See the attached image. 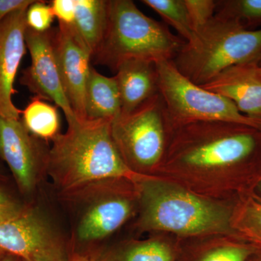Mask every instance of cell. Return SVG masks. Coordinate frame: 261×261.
I'll return each mask as SVG.
<instances>
[{
    "label": "cell",
    "mask_w": 261,
    "mask_h": 261,
    "mask_svg": "<svg viewBox=\"0 0 261 261\" xmlns=\"http://www.w3.org/2000/svg\"><path fill=\"white\" fill-rule=\"evenodd\" d=\"M107 120H80L53 140L45 172L58 190L73 198L87 189L106 182L142 177L128 168L117 149Z\"/></svg>",
    "instance_id": "cell-1"
},
{
    "label": "cell",
    "mask_w": 261,
    "mask_h": 261,
    "mask_svg": "<svg viewBox=\"0 0 261 261\" xmlns=\"http://www.w3.org/2000/svg\"><path fill=\"white\" fill-rule=\"evenodd\" d=\"M261 130L224 121L195 122L176 127L163 164L190 173H214L257 166Z\"/></svg>",
    "instance_id": "cell-2"
},
{
    "label": "cell",
    "mask_w": 261,
    "mask_h": 261,
    "mask_svg": "<svg viewBox=\"0 0 261 261\" xmlns=\"http://www.w3.org/2000/svg\"><path fill=\"white\" fill-rule=\"evenodd\" d=\"M147 177L135 182L143 229L190 236L231 229L232 219L227 209L180 187Z\"/></svg>",
    "instance_id": "cell-3"
},
{
    "label": "cell",
    "mask_w": 261,
    "mask_h": 261,
    "mask_svg": "<svg viewBox=\"0 0 261 261\" xmlns=\"http://www.w3.org/2000/svg\"><path fill=\"white\" fill-rule=\"evenodd\" d=\"M185 43L130 0H111L107 28L92 60L115 70L127 60L172 61Z\"/></svg>",
    "instance_id": "cell-4"
},
{
    "label": "cell",
    "mask_w": 261,
    "mask_h": 261,
    "mask_svg": "<svg viewBox=\"0 0 261 261\" xmlns=\"http://www.w3.org/2000/svg\"><path fill=\"white\" fill-rule=\"evenodd\" d=\"M260 61L261 28L250 30L216 16L172 60L182 75L200 87L234 65Z\"/></svg>",
    "instance_id": "cell-5"
},
{
    "label": "cell",
    "mask_w": 261,
    "mask_h": 261,
    "mask_svg": "<svg viewBox=\"0 0 261 261\" xmlns=\"http://www.w3.org/2000/svg\"><path fill=\"white\" fill-rule=\"evenodd\" d=\"M174 129L160 93L111 123L113 141L122 159L130 170L142 176L162 164Z\"/></svg>",
    "instance_id": "cell-6"
},
{
    "label": "cell",
    "mask_w": 261,
    "mask_h": 261,
    "mask_svg": "<svg viewBox=\"0 0 261 261\" xmlns=\"http://www.w3.org/2000/svg\"><path fill=\"white\" fill-rule=\"evenodd\" d=\"M155 63L159 93L174 128L195 122L224 121L261 130V121L245 116L229 99L194 84L172 61Z\"/></svg>",
    "instance_id": "cell-7"
},
{
    "label": "cell",
    "mask_w": 261,
    "mask_h": 261,
    "mask_svg": "<svg viewBox=\"0 0 261 261\" xmlns=\"http://www.w3.org/2000/svg\"><path fill=\"white\" fill-rule=\"evenodd\" d=\"M0 251L27 261H69L61 237L38 213L25 208L0 221Z\"/></svg>",
    "instance_id": "cell-8"
},
{
    "label": "cell",
    "mask_w": 261,
    "mask_h": 261,
    "mask_svg": "<svg viewBox=\"0 0 261 261\" xmlns=\"http://www.w3.org/2000/svg\"><path fill=\"white\" fill-rule=\"evenodd\" d=\"M55 29L37 32L27 29L25 44L30 53V66L23 70L20 82L37 97L53 102L61 108L67 123L76 119L65 93L54 47Z\"/></svg>",
    "instance_id": "cell-9"
},
{
    "label": "cell",
    "mask_w": 261,
    "mask_h": 261,
    "mask_svg": "<svg viewBox=\"0 0 261 261\" xmlns=\"http://www.w3.org/2000/svg\"><path fill=\"white\" fill-rule=\"evenodd\" d=\"M49 149L29 133L21 120L0 117V159L8 165L20 191L30 193L45 172Z\"/></svg>",
    "instance_id": "cell-10"
},
{
    "label": "cell",
    "mask_w": 261,
    "mask_h": 261,
    "mask_svg": "<svg viewBox=\"0 0 261 261\" xmlns=\"http://www.w3.org/2000/svg\"><path fill=\"white\" fill-rule=\"evenodd\" d=\"M106 182L87 189L73 199L86 200L76 227L82 243H93L107 238L128 221L134 211L133 200L111 190Z\"/></svg>",
    "instance_id": "cell-11"
},
{
    "label": "cell",
    "mask_w": 261,
    "mask_h": 261,
    "mask_svg": "<svg viewBox=\"0 0 261 261\" xmlns=\"http://www.w3.org/2000/svg\"><path fill=\"white\" fill-rule=\"evenodd\" d=\"M54 47L63 89L80 120L87 119L85 94L92 53L72 25L55 29Z\"/></svg>",
    "instance_id": "cell-12"
},
{
    "label": "cell",
    "mask_w": 261,
    "mask_h": 261,
    "mask_svg": "<svg viewBox=\"0 0 261 261\" xmlns=\"http://www.w3.org/2000/svg\"><path fill=\"white\" fill-rule=\"evenodd\" d=\"M28 9V8H27ZM11 13L0 22V117L20 119L22 111L15 106V77L27 51V10Z\"/></svg>",
    "instance_id": "cell-13"
},
{
    "label": "cell",
    "mask_w": 261,
    "mask_h": 261,
    "mask_svg": "<svg viewBox=\"0 0 261 261\" xmlns=\"http://www.w3.org/2000/svg\"><path fill=\"white\" fill-rule=\"evenodd\" d=\"M202 87L229 99L245 116L261 121L259 63L234 65L221 72Z\"/></svg>",
    "instance_id": "cell-14"
},
{
    "label": "cell",
    "mask_w": 261,
    "mask_h": 261,
    "mask_svg": "<svg viewBox=\"0 0 261 261\" xmlns=\"http://www.w3.org/2000/svg\"><path fill=\"white\" fill-rule=\"evenodd\" d=\"M116 77L121 99V115L134 112L159 94L155 62L130 59L116 68Z\"/></svg>",
    "instance_id": "cell-15"
},
{
    "label": "cell",
    "mask_w": 261,
    "mask_h": 261,
    "mask_svg": "<svg viewBox=\"0 0 261 261\" xmlns=\"http://www.w3.org/2000/svg\"><path fill=\"white\" fill-rule=\"evenodd\" d=\"M121 109L116 77L100 74L91 66L85 94L87 119L113 121L121 115Z\"/></svg>",
    "instance_id": "cell-16"
},
{
    "label": "cell",
    "mask_w": 261,
    "mask_h": 261,
    "mask_svg": "<svg viewBox=\"0 0 261 261\" xmlns=\"http://www.w3.org/2000/svg\"><path fill=\"white\" fill-rule=\"evenodd\" d=\"M108 19V1L75 0L73 27L92 51V56L102 42Z\"/></svg>",
    "instance_id": "cell-17"
},
{
    "label": "cell",
    "mask_w": 261,
    "mask_h": 261,
    "mask_svg": "<svg viewBox=\"0 0 261 261\" xmlns=\"http://www.w3.org/2000/svg\"><path fill=\"white\" fill-rule=\"evenodd\" d=\"M92 259L94 261H177L172 247L159 240L127 244L96 255Z\"/></svg>",
    "instance_id": "cell-18"
},
{
    "label": "cell",
    "mask_w": 261,
    "mask_h": 261,
    "mask_svg": "<svg viewBox=\"0 0 261 261\" xmlns=\"http://www.w3.org/2000/svg\"><path fill=\"white\" fill-rule=\"evenodd\" d=\"M57 108L36 96L22 111V123L34 137L53 140L61 133V118Z\"/></svg>",
    "instance_id": "cell-19"
},
{
    "label": "cell",
    "mask_w": 261,
    "mask_h": 261,
    "mask_svg": "<svg viewBox=\"0 0 261 261\" xmlns=\"http://www.w3.org/2000/svg\"><path fill=\"white\" fill-rule=\"evenodd\" d=\"M142 3L174 28L185 42L193 39L195 33L184 0H143Z\"/></svg>",
    "instance_id": "cell-20"
},
{
    "label": "cell",
    "mask_w": 261,
    "mask_h": 261,
    "mask_svg": "<svg viewBox=\"0 0 261 261\" xmlns=\"http://www.w3.org/2000/svg\"><path fill=\"white\" fill-rule=\"evenodd\" d=\"M231 226L249 245L261 251L260 200L251 197L243 202L231 221Z\"/></svg>",
    "instance_id": "cell-21"
},
{
    "label": "cell",
    "mask_w": 261,
    "mask_h": 261,
    "mask_svg": "<svg viewBox=\"0 0 261 261\" xmlns=\"http://www.w3.org/2000/svg\"><path fill=\"white\" fill-rule=\"evenodd\" d=\"M215 16L233 20L245 29L261 25V0H224L216 1Z\"/></svg>",
    "instance_id": "cell-22"
},
{
    "label": "cell",
    "mask_w": 261,
    "mask_h": 261,
    "mask_svg": "<svg viewBox=\"0 0 261 261\" xmlns=\"http://www.w3.org/2000/svg\"><path fill=\"white\" fill-rule=\"evenodd\" d=\"M257 251L249 244H223L201 252L193 261H248Z\"/></svg>",
    "instance_id": "cell-23"
},
{
    "label": "cell",
    "mask_w": 261,
    "mask_h": 261,
    "mask_svg": "<svg viewBox=\"0 0 261 261\" xmlns=\"http://www.w3.org/2000/svg\"><path fill=\"white\" fill-rule=\"evenodd\" d=\"M55 18L50 5H47L44 1L34 2L25 13L27 28L37 32L50 30Z\"/></svg>",
    "instance_id": "cell-24"
},
{
    "label": "cell",
    "mask_w": 261,
    "mask_h": 261,
    "mask_svg": "<svg viewBox=\"0 0 261 261\" xmlns=\"http://www.w3.org/2000/svg\"><path fill=\"white\" fill-rule=\"evenodd\" d=\"M195 33L214 18L217 3L214 0H184Z\"/></svg>",
    "instance_id": "cell-25"
},
{
    "label": "cell",
    "mask_w": 261,
    "mask_h": 261,
    "mask_svg": "<svg viewBox=\"0 0 261 261\" xmlns=\"http://www.w3.org/2000/svg\"><path fill=\"white\" fill-rule=\"evenodd\" d=\"M50 6L59 23L73 25L75 15V0H53Z\"/></svg>",
    "instance_id": "cell-26"
},
{
    "label": "cell",
    "mask_w": 261,
    "mask_h": 261,
    "mask_svg": "<svg viewBox=\"0 0 261 261\" xmlns=\"http://www.w3.org/2000/svg\"><path fill=\"white\" fill-rule=\"evenodd\" d=\"M24 207L0 188V221L16 216Z\"/></svg>",
    "instance_id": "cell-27"
},
{
    "label": "cell",
    "mask_w": 261,
    "mask_h": 261,
    "mask_svg": "<svg viewBox=\"0 0 261 261\" xmlns=\"http://www.w3.org/2000/svg\"><path fill=\"white\" fill-rule=\"evenodd\" d=\"M34 2V0H0V22L15 11L27 9Z\"/></svg>",
    "instance_id": "cell-28"
},
{
    "label": "cell",
    "mask_w": 261,
    "mask_h": 261,
    "mask_svg": "<svg viewBox=\"0 0 261 261\" xmlns=\"http://www.w3.org/2000/svg\"><path fill=\"white\" fill-rule=\"evenodd\" d=\"M0 261H23L20 257L8 253H3L0 255Z\"/></svg>",
    "instance_id": "cell-29"
},
{
    "label": "cell",
    "mask_w": 261,
    "mask_h": 261,
    "mask_svg": "<svg viewBox=\"0 0 261 261\" xmlns=\"http://www.w3.org/2000/svg\"><path fill=\"white\" fill-rule=\"evenodd\" d=\"M69 261H94L92 257L85 256V255H80V254H73L70 255Z\"/></svg>",
    "instance_id": "cell-30"
},
{
    "label": "cell",
    "mask_w": 261,
    "mask_h": 261,
    "mask_svg": "<svg viewBox=\"0 0 261 261\" xmlns=\"http://www.w3.org/2000/svg\"><path fill=\"white\" fill-rule=\"evenodd\" d=\"M248 261H261V251H257L256 253L254 254Z\"/></svg>",
    "instance_id": "cell-31"
},
{
    "label": "cell",
    "mask_w": 261,
    "mask_h": 261,
    "mask_svg": "<svg viewBox=\"0 0 261 261\" xmlns=\"http://www.w3.org/2000/svg\"><path fill=\"white\" fill-rule=\"evenodd\" d=\"M259 70H260V73H261V67L260 66H259Z\"/></svg>",
    "instance_id": "cell-32"
},
{
    "label": "cell",
    "mask_w": 261,
    "mask_h": 261,
    "mask_svg": "<svg viewBox=\"0 0 261 261\" xmlns=\"http://www.w3.org/2000/svg\"><path fill=\"white\" fill-rule=\"evenodd\" d=\"M259 66H260L261 67V61H260V63H259Z\"/></svg>",
    "instance_id": "cell-33"
},
{
    "label": "cell",
    "mask_w": 261,
    "mask_h": 261,
    "mask_svg": "<svg viewBox=\"0 0 261 261\" xmlns=\"http://www.w3.org/2000/svg\"><path fill=\"white\" fill-rule=\"evenodd\" d=\"M2 253H4V252L0 251V254H2Z\"/></svg>",
    "instance_id": "cell-34"
},
{
    "label": "cell",
    "mask_w": 261,
    "mask_h": 261,
    "mask_svg": "<svg viewBox=\"0 0 261 261\" xmlns=\"http://www.w3.org/2000/svg\"><path fill=\"white\" fill-rule=\"evenodd\" d=\"M258 199H259V200H261V199H260V198H258Z\"/></svg>",
    "instance_id": "cell-35"
},
{
    "label": "cell",
    "mask_w": 261,
    "mask_h": 261,
    "mask_svg": "<svg viewBox=\"0 0 261 261\" xmlns=\"http://www.w3.org/2000/svg\"><path fill=\"white\" fill-rule=\"evenodd\" d=\"M23 261H27V260H23Z\"/></svg>",
    "instance_id": "cell-36"
},
{
    "label": "cell",
    "mask_w": 261,
    "mask_h": 261,
    "mask_svg": "<svg viewBox=\"0 0 261 261\" xmlns=\"http://www.w3.org/2000/svg\"><path fill=\"white\" fill-rule=\"evenodd\" d=\"M2 254H3V253H2ZM0 255H1V254H0Z\"/></svg>",
    "instance_id": "cell-37"
}]
</instances>
